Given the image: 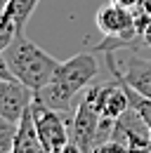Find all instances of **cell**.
Returning <instances> with one entry per match:
<instances>
[{"mask_svg":"<svg viewBox=\"0 0 151 153\" xmlns=\"http://www.w3.org/2000/svg\"><path fill=\"white\" fill-rule=\"evenodd\" d=\"M92 153H130V149L123 141H118V139H106V141L97 144Z\"/></svg>","mask_w":151,"mask_h":153,"instance_id":"5bb4252c","label":"cell"},{"mask_svg":"<svg viewBox=\"0 0 151 153\" xmlns=\"http://www.w3.org/2000/svg\"><path fill=\"white\" fill-rule=\"evenodd\" d=\"M2 54H5V61H7L10 71L14 73V78L19 82H24L26 87H31L33 92L52 82L57 68L61 64L52 54H47L43 47L31 42L24 36V31H19L14 36V40L7 45V50Z\"/></svg>","mask_w":151,"mask_h":153,"instance_id":"7a4b0ae2","label":"cell"},{"mask_svg":"<svg viewBox=\"0 0 151 153\" xmlns=\"http://www.w3.org/2000/svg\"><path fill=\"white\" fill-rule=\"evenodd\" d=\"M36 7H38V0H10V5H7L5 12L17 21L19 28H24L26 21H28V17L33 14Z\"/></svg>","mask_w":151,"mask_h":153,"instance_id":"30bf717a","label":"cell"},{"mask_svg":"<svg viewBox=\"0 0 151 153\" xmlns=\"http://www.w3.org/2000/svg\"><path fill=\"white\" fill-rule=\"evenodd\" d=\"M7 5H10V0H0V14L7 10Z\"/></svg>","mask_w":151,"mask_h":153,"instance_id":"d6986e66","label":"cell"},{"mask_svg":"<svg viewBox=\"0 0 151 153\" xmlns=\"http://www.w3.org/2000/svg\"><path fill=\"white\" fill-rule=\"evenodd\" d=\"M31 115H33V125H36L38 139L43 144V149L47 153H57L71 141V132H69V120H64L59 111L45 106L43 101H38L33 97L31 104Z\"/></svg>","mask_w":151,"mask_h":153,"instance_id":"5b68a950","label":"cell"},{"mask_svg":"<svg viewBox=\"0 0 151 153\" xmlns=\"http://www.w3.org/2000/svg\"><path fill=\"white\" fill-rule=\"evenodd\" d=\"M17 130H19V123H12V120L0 115V153H12Z\"/></svg>","mask_w":151,"mask_h":153,"instance_id":"8fae6325","label":"cell"},{"mask_svg":"<svg viewBox=\"0 0 151 153\" xmlns=\"http://www.w3.org/2000/svg\"><path fill=\"white\" fill-rule=\"evenodd\" d=\"M111 2H118L120 7H128V10H132V12H135V10L144 7V5L149 2V0H111Z\"/></svg>","mask_w":151,"mask_h":153,"instance_id":"2e32d148","label":"cell"},{"mask_svg":"<svg viewBox=\"0 0 151 153\" xmlns=\"http://www.w3.org/2000/svg\"><path fill=\"white\" fill-rule=\"evenodd\" d=\"M104 54H106V66L111 71L113 80L135 90L137 94L151 99V59L128 52L123 61H118L113 57V52H104Z\"/></svg>","mask_w":151,"mask_h":153,"instance_id":"8992f818","label":"cell"},{"mask_svg":"<svg viewBox=\"0 0 151 153\" xmlns=\"http://www.w3.org/2000/svg\"><path fill=\"white\" fill-rule=\"evenodd\" d=\"M99 127H102V115L97 113L92 94L85 87L80 101H76V111L69 115L71 141H76L83 153H92L94 146L99 144Z\"/></svg>","mask_w":151,"mask_h":153,"instance_id":"277c9868","label":"cell"},{"mask_svg":"<svg viewBox=\"0 0 151 153\" xmlns=\"http://www.w3.org/2000/svg\"><path fill=\"white\" fill-rule=\"evenodd\" d=\"M0 80H17L14 73L10 71V66H7V61H5V54L0 52Z\"/></svg>","mask_w":151,"mask_h":153,"instance_id":"9a60e30c","label":"cell"},{"mask_svg":"<svg viewBox=\"0 0 151 153\" xmlns=\"http://www.w3.org/2000/svg\"><path fill=\"white\" fill-rule=\"evenodd\" d=\"M33 97L36 92L19 80H0V115L19 123L21 115L31 108Z\"/></svg>","mask_w":151,"mask_h":153,"instance_id":"ba28073f","label":"cell"},{"mask_svg":"<svg viewBox=\"0 0 151 153\" xmlns=\"http://www.w3.org/2000/svg\"><path fill=\"white\" fill-rule=\"evenodd\" d=\"M130 153H151V144H147V146H139V149H132Z\"/></svg>","mask_w":151,"mask_h":153,"instance_id":"ac0fdd59","label":"cell"},{"mask_svg":"<svg viewBox=\"0 0 151 153\" xmlns=\"http://www.w3.org/2000/svg\"><path fill=\"white\" fill-rule=\"evenodd\" d=\"M90 94H92L94 108L104 120H118L120 115L130 108V99L125 87L116 80V82H106V85H87Z\"/></svg>","mask_w":151,"mask_h":153,"instance_id":"52a82bcc","label":"cell"},{"mask_svg":"<svg viewBox=\"0 0 151 153\" xmlns=\"http://www.w3.org/2000/svg\"><path fill=\"white\" fill-rule=\"evenodd\" d=\"M94 26L102 31V52H113V50H128L132 40L139 38L135 28V12L128 7H120L118 2L102 5L94 14Z\"/></svg>","mask_w":151,"mask_h":153,"instance_id":"3957f363","label":"cell"},{"mask_svg":"<svg viewBox=\"0 0 151 153\" xmlns=\"http://www.w3.org/2000/svg\"><path fill=\"white\" fill-rule=\"evenodd\" d=\"M142 40H144V42H147V45H149V47H151V24H149V26H147V31L142 33Z\"/></svg>","mask_w":151,"mask_h":153,"instance_id":"e0dca14e","label":"cell"},{"mask_svg":"<svg viewBox=\"0 0 151 153\" xmlns=\"http://www.w3.org/2000/svg\"><path fill=\"white\" fill-rule=\"evenodd\" d=\"M19 31H24V28H19L17 21L12 19L7 12H2L0 14V52L7 50V45L14 40V36H17Z\"/></svg>","mask_w":151,"mask_h":153,"instance_id":"4fadbf2b","label":"cell"},{"mask_svg":"<svg viewBox=\"0 0 151 153\" xmlns=\"http://www.w3.org/2000/svg\"><path fill=\"white\" fill-rule=\"evenodd\" d=\"M123 87H125V85H123ZM125 92H128V99H130V106L139 113V118L147 123V127H149V132H151V99L137 94V92L130 90V87H125Z\"/></svg>","mask_w":151,"mask_h":153,"instance_id":"7c38bea8","label":"cell"},{"mask_svg":"<svg viewBox=\"0 0 151 153\" xmlns=\"http://www.w3.org/2000/svg\"><path fill=\"white\" fill-rule=\"evenodd\" d=\"M99 73V64L94 54L83 52L76 54L69 61H61L57 68L55 78L50 85H45L43 90L36 92V99L43 101L45 106L55 108L59 113H73V101L80 92H85L87 85H92V80Z\"/></svg>","mask_w":151,"mask_h":153,"instance_id":"6da1fadb","label":"cell"},{"mask_svg":"<svg viewBox=\"0 0 151 153\" xmlns=\"http://www.w3.org/2000/svg\"><path fill=\"white\" fill-rule=\"evenodd\" d=\"M147 5H149V7H151V0H149V2H147Z\"/></svg>","mask_w":151,"mask_h":153,"instance_id":"ffe728a7","label":"cell"},{"mask_svg":"<svg viewBox=\"0 0 151 153\" xmlns=\"http://www.w3.org/2000/svg\"><path fill=\"white\" fill-rule=\"evenodd\" d=\"M12 153H47L45 149H43L40 139H38L31 108L21 115V120H19V130H17V139H14Z\"/></svg>","mask_w":151,"mask_h":153,"instance_id":"9c48e42d","label":"cell"}]
</instances>
